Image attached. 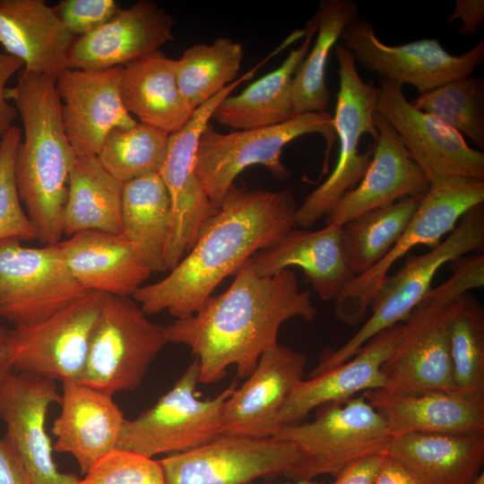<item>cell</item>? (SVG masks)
I'll return each instance as SVG.
<instances>
[{
  "mask_svg": "<svg viewBox=\"0 0 484 484\" xmlns=\"http://www.w3.org/2000/svg\"><path fill=\"white\" fill-rule=\"evenodd\" d=\"M169 134L137 123L128 129H114L97 155L102 166L121 182L159 174L165 160Z\"/></svg>",
  "mask_w": 484,
  "mask_h": 484,
  "instance_id": "cell-38",
  "label": "cell"
},
{
  "mask_svg": "<svg viewBox=\"0 0 484 484\" xmlns=\"http://www.w3.org/2000/svg\"><path fill=\"white\" fill-rule=\"evenodd\" d=\"M483 247L484 206L480 203L462 215L445 240L423 255L408 257L395 273L385 278L370 303V316L341 347L324 350L309 376L347 361L376 334L402 323L432 289L443 265L464 255L482 253Z\"/></svg>",
  "mask_w": 484,
  "mask_h": 484,
  "instance_id": "cell-5",
  "label": "cell"
},
{
  "mask_svg": "<svg viewBox=\"0 0 484 484\" xmlns=\"http://www.w3.org/2000/svg\"><path fill=\"white\" fill-rule=\"evenodd\" d=\"M358 17V6L351 0H323L313 18L316 38L298 66L292 79L291 103L294 116L326 112L329 90L325 68L330 52L343 30Z\"/></svg>",
  "mask_w": 484,
  "mask_h": 484,
  "instance_id": "cell-34",
  "label": "cell"
},
{
  "mask_svg": "<svg viewBox=\"0 0 484 484\" xmlns=\"http://www.w3.org/2000/svg\"><path fill=\"white\" fill-rule=\"evenodd\" d=\"M373 484H421L402 463L388 455Z\"/></svg>",
  "mask_w": 484,
  "mask_h": 484,
  "instance_id": "cell-47",
  "label": "cell"
},
{
  "mask_svg": "<svg viewBox=\"0 0 484 484\" xmlns=\"http://www.w3.org/2000/svg\"><path fill=\"white\" fill-rule=\"evenodd\" d=\"M341 39L365 69L400 89L411 84L420 93L471 75L484 60V40L459 56L447 52L438 39H422L398 46L382 42L373 25L359 16Z\"/></svg>",
  "mask_w": 484,
  "mask_h": 484,
  "instance_id": "cell-14",
  "label": "cell"
},
{
  "mask_svg": "<svg viewBox=\"0 0 484 484\" xmlns=\"http://www.w3.org/2000/svg\"><path fill=\"white\" fill-rule=\"evenodd\" d=\"M299 459L294 445L273 436L223 433L159 462L166 484H249L259 477L286 476Z\"/></svg>",
  "mask_w": 484,
  "mask_h": 484,
  "instance_id": "cell-15",
  "label": "cell"
},
{
  "mask_svg": "<svg viewBox=\"0 0 484 484\" xmlns=\"http://www.w3.org/2000/svg\"><path fill=\"white\" fill-rule=\"evenodd\" d=\"M484 202V181L454 178L431 186L405 230L391 250L373 267L355 276L333 300L336 317L349 325L360 323L370 303L394 264L413 247L430 248L452 232L462 215Z\"/></svg>",
  "mask_w": 484,
  "mask_h": 484,
  "instance_id": "cell-11",
  "label": "cell"
},
{
  "mask_svg": "<svg viewBox=\"0 0 484 484\" xmlns=\"http://www.w3.org/2000/svg\"><path fill=\"white\" fill-rule=\"evenodd\" d=\"M374 120L378 138L370 164L358 185L325 217V225L342 226L366 212L421 196L430 188L392 125L377 112Z\"/></svg>",
  "mask_w": 484,
  "mask_h": 484,
  "instance_id": "cell-23",
  "label": "cell"
},
{
  "mask_svg": "<svg viewBox=\"0 0 484 484\" xmlns=\"http://www.w3.org/2000/svg\"><path fill=\"white\" fill-rule=\"evenodd\" d=\"M340 78L333 124L339 141L337 162L329 177L304 200L296 212L297 227L307 229L326 217L339 200L366 173L378 138L374 115L378 87L360 77L353 54L336 45Z\"/></svg>",
  "mask_w": 484,
  "mask_h": 484,
  "instance_id": "cell-7",
  "label": "cell"
},
{
  "mask_svg": "<svg viewBox=\"0 0 484 484\" xmlns=\"http://www.w3.org/2000/svg\"><path fill=\"white\" fill-rule=\"evenodd\" d=\"M73 39L44 0H0V44L24 69L56 79Z\"/></svg>",
  "mask_w": 484,
  "mask_h": 484,
  "instance_id": "cell-28",
  "label": "cell"
},
{
  "mask_svg": "<svg viewBox=\"0 0 484 484\" xmlns=\"http://www.w3.org/2000/svg\"><path fill=\"white\" fill-rule=\"evenodd\" d=\"M170 225V198L160 174L123 183L121 233L151 272H165Z\"/></svg>",
  "mask_w": 484,
  "mask_h": 484,
  "instance_id": "cell-32",
  "label": "cell"
},
{
  "mask_svg": "<svg viewBox=\"0 0 484 484\" xmlns=\"http://www.w3.org/2000/svg\"><path fill=\"white\" fill-rule=\"evenodd\" d=\"M385 452L421 484H471L482 472L484 432L412 433L392 439Z\"/></svg>",
  "mask_w": 484,
  "mask_h": 484,
  "instance_id": "cell-29",
  "label": "cell"
},
{
  "mask_svg": "<svg viewBox=\"0 0 484 484\" xmlns=\"http://www.w3.org/2000/svg\"><path fill=\"white\" fill-rule=\"evenodd\" d=\"M387 457L382 452L359 459L338 472L332 484H373Z\"/></svg>",
  "mask_w": 484,
  "mask_h": 484,
  "instance_id": "cell-44",
  "label": "cell"
},
{
  "mask_svg": "<svg viewBox=\"0 0 484 484\" xmlns=\"http://www.w3.org/2000/svg\"><path fill=\"white\" fill-rule=\"evenodd\" d=\"M305 29L301 45L292 49L279 67L251 83L239 94L226 97L217 106L212 118L233 130L272 126L292 118V79L315 34L316 25L313 17Z\"/></svg>",
  "mask_w": 484,
  "mask_h": 484,
  "instance_id": "cell-31",
  "label": "cell"
},
{
  "mask_svg": "<svg viewBox=\"0 0 484 484\" xmlns=\"http://www.w3.org/2000/svg\"><path fill=\"white\" fill-rule=\"evenodd\" d=\"M173 19L163 8L152 1H138L93 31L75 38L68 52L67 69L127 65L173 40Z\"/></svg>",
  "mask_w": 484,
  "mask_h": 484,
  "instance_id": "cell-20",
  "label": "cell"
},
{
  "mask_svg": "<svg viewBox=\"0 0 484 484\" xmlns=\"http://www.w3.org/2000/svg\"><path fill=\"white\" fill-rule=\"evenodd\" d=\"M376 112L394 129L430 187L454 178L484 180V153L432 115L415 108L402 89L379 80Z\"/></svg>",
  "mask_w": 484,
  "mask_h": 484,
  "instance_id": "cell-17",
  "label": "cell"
},
{
  "mask_svg": "<svg viewBox=\"0 0 484 484\" xmlns=\"http://www.w3.org/2000/svg\"><path fill=\"white\" fill-rule=\"evenodd\" d=\"M22 129L13 125L0 142V241L15 238L21 241L37 239L18 195L14 163L22 139Z\"/></svg>",
  "mask_w": 484,
  "mask_h": 484,
  "instance_id": "cell-40",
  "label": "cell"
},
{
  "mask_svg": "<svg viewBox=\"0 0 484 484\" xmlns=\"http://www.w3.org/2000/svg\"><path fill=\"white\" fill-rule=\"evenodd\" d=\"M0 484H34L8 444L1 438Z\"/></svg>",
  "mask_w": 484,
  "mask_h": 484,
  "instance_id": "cell-46",
  "label": "cell"
},
{
  "mask_svg": "<svg viewBox=\"0 0 484 484\" xmlns=\"http://www.w3.org/2000/svg\"><path fill=\"white\" fill-rule=\"evenodd\" d=\"M273 437L294 445L300 459L286 477H333L351 462L385 452L392 440L384 418L361 394L317 408L314 420L279 428Z\"/></svg>",
  "mask_w": 484,
  "mask_h": 484,
  "instance_id": "cell-8",
  "label": "cell"
},
{
  "mask_svg": "<svg viewBox=\"0 0 484 484\" xmlns=\"http://www.w3.org/2000/svg\"><path fill=\"white\" fill-rule=\"evenodd\" d=\"M122 186L123 182L108 173L97 156H76L69 174L64 234L121 233Z\"/></svg>",
  "mask_w": 484,
  "mask_h": 484,
  "instance_id": "cell-33",
  "label": "cell"
},
{
  "mask_svg": "<svg viewBox=\"0 0 484 484\" xmlns=\"http://www.w3.org/2000/svg\"><path fill=\"white\" fill-rule=\"evenodd\" d=\"M77 484H166L159 460L114 449L98 461Z\"/></svg>",
  "mask_w": 484,
  "mask_h": 484,
  "instance_id": "cell-41",
  "label": "cell"
},
{
  "mask_svg": "<svg viewBox=\"0 0 484 484\" xmlns=\"http://www.w3.org/2000/svg\"><path fill=\"white\" fill-rule=\"evenodd\" d=\"M243 56L242 45L228 37L218 38L210 45H193L184 51L176 60V76L193 111L236 80Z\"/></svg>",
  "mask_w": 484,
  "mask_h": 484,
  "instance_id": "cell-36",
  "label": "cell"
},
{
  "mask_svg": "<svg viewBox=\"0 0 484 484\" xmlns=\"http://www.w3.org/2000/svg\"><path fill=\"white\" fill-rule=\"evenodd\" d=\"M59 404L51 428L53 449L70 454L84 475L117 448L125 419L112 395L78 381L62 382Z\"/></svg>",
  "mask_w": 484,
  "mask_h": 484,
  "instance_id": "cell-25",
  "label": "cell"
},
{
  "mask_svg": "<svg viewBox=\"0 0 484 484\" xmlns=\"http://www.w3.org/2000/svg\"><path fill=\"white\" fill-rule=\"evenodd\" d=\"M287 484H320V483H317L312 480H296L292 483H287Z\"/></svg>",
  "mask_w": 484,
  "mask_h": 484,
  "instance_id": "cell-49",
  "label": "cell"
},
{
  "mask_svg": "<svg viewBox=\"0 0 484 484\" xmlns=\"http://www.w3.org/2000/svg\"><path fill=\"white\" fill-rule=\"evenodd\" d=\"M7 88L23 125L14 176L19 198L42 245L61 241L69 174L76 154L65 134L56 78L20 70Z\"/></svg>",
  "mask_w": 484,
  "mask_h": 484,
  "instance_id": "cell-3",
  "label": "cell"
},
{
  "mask_svg": "<svg viewBox=\"0 0 484 484\" xmlns=\"http://www.w3.org/2000/svg\"><path fill=\"white\" fill-rule=\"evenodd\" d=\"M306 363L303 352L280 343L264 352L247 380L222 405L225 433L273 436L279 429L278 413L303 379Z\"/></svg>",
  "mask_w": 484,
  "mask_h": 484,
  "instance_id": "cell-21",
  "label": "cell"
},
{
  "mask_svg": "<svg viewBox=\"0 0 484 484\" xmlns=\"http://www.w3.org/2000/svg\"><path fill=\"white\" fill-rule=\"evenodd\" d=\"M120 94L140 123L168 134L181 129L194 113L179 91L176 60L160 50L122 66Z\"/></svg>",
  "mask_w": 484,
  "mask_h": 484,
  "instance_id": "cell-30",
  "label": "cell"
},
{
  "mask_svg": "<svg viewBox=\"0 0 484 484\" xmlns=\"http://www.w3.org/2000/svg\"><path fill=\"white\" fill-rule=\"evenodd\" d=\"M22 67V62L17 57L7 53H0V142L14 125L13 121L18 115L15 107L6 99V83Z\"/></svg>",
  "mask_w": 484,
  "mask_h": 484,
  "instance_id": "cell-43",
  "label": "cell"
},
{
  "mask_svg": "<svg viewBox=\"0 0 484 484\" xmlns=\"http://www.w3.org/2000/svg\"><path fill=\"white\" fill-rule=\"evenodd\" d=\"M457 19L462 22L457 34L463 37L473 36L484 21V1L456 0L447 22L451 24Z\"/></svg>",
  "mask_w": 484,
  "mask_h": 484,
  "instance_id": "cell-45",
  "label": "cell"
},
{
  "mask_svg": "<svg viewBox=\"0 0 484 484\" xmlns=\"http://www.w3.org/2000/svg\"><path fill=\"white\" fill-rule=\"evenodd\" d=\"M13 371L10 330L0 333V388Z\"/></svg>",
  "mask_w": 484,
  "mask_h": 484,
  "instance_id": "cell-48",
  "label": "cell"
},
{
  "mask_svg": "<svg viewBox=\"0 0 484 484\" xmlns=\"http://www.w3.org/2000/svg\"><path fill=\"white\" fill-rule=\"evenodd\" d=\"M60 400L56 381L25 373L13 371L0 388L4 439L34 484H77L80 480L58 471L47 433L48 410Z\"/></svg>",
  "mask_w": 484,
  "mask_h": 484,
  "instance_id": "cell-18",
  "label": "cell"
},
{
  "mask_svg": "<svg viewBox=\"0 0 484 484\" xmlns=\"http://www.w3.org/2000/svg\"><path fill=\"white\" fill-rule=\"evenodd\" d=\"M316 315L311 293L300 290L293 271L260 276L249 258L223 293L209 297L193 315L176 318L164 332L168 342L191 349L199 382L213 384L232 365L238 377H248L261 355L279 344L283 323L294 317L311 322Z\"/></svg>",
  "mask_w": 484,
  "mask_h": 484,
  "instance_id": "cell-1",
  "label": "cell"
},
{
  "mask_svg": "<svg viewBox=\"0 0 484 484\" xmlns=\"http://www.w3.org/2000/svg\"><path fill=\"white\" fill-rule=\"evenodd\" d=\"M7 329H5L1 324H0V333L5 332Z\"/></svg>",
  "mask_w": 484,
  "mask_h": 484,
  "instance_id": "cell-51",
  "label": "cell"
},
{
  "mask_svg": "<svg viewBox=\"0 0 484 484\" xmlns=\"http://www.w3.org/2000/svg\"><path fill=\"white\" fill-rule=\"evenodd\" d=\"M362 395L384 418L392 439L412 433L484 432V396L457 390L392 393L382 388Z\"/></svg>",
  "mask_w": 484,
  "mask_h": 484,
  "instance_id": "cell-24",
  "label": "cell"
},
{
  "mask_svg": "<svg viewBox=\"0 0 484 484\" xmlns=\"http://www.w3.org/2000/svg\"><path fill=\"white\" fill-rule=\"evenodd\" d=\"M53 9L74 39L98 29L121 10L114 0H63Z\"/></svg>",
  "mask_w": 484,
  "mask_h": 484,
  "instance_id": "cell-42",
  "label": "cell"
},
{
  "mask_svg": "<svg viewBox=\"0 0 484 484\" xmlns=\"http://www.w3.org/2000/svg\"><path fill=\"white\" fill-rule=\"evenodd\" d=\"M319 134L326 141L322 175L327 172L331 149L336 134L333 116L328 112L296 115L279 125L234 130L223 134L209 122L199 139L195 173L212 204L219 208L235 178L253 165L265 167L278 180L290 177L281 161L282 149L294 139Z\"/></svg>",
  "mask_w": 484,
  "mask_h": 484,
  "instance_id": "cell-6",
  "label": "cell"
},
{
  "mask_svg": "<svg viewBox=\"0 0 484 484\" xmlns=\"http://www.w3.org/2000/svg\"><path fill=\"white\" fill-rule=\"evenodd\" d=\"M484 148V80L469 75L420 93L411 101Z\"/></svg>",
  "mask_w": 484,
  "mask_h": 484,
  "instance_id": "cell-39",
  "label": "cell"
},
{
  "mask_svg": "<svg viewBox=\"0 0 484 484\" xmlns=\"http://www.w3.org/2000/svg\"><path fill=\"white\" fill-rule=\"evenodd\" d=\"M251 261L260 276L299 267L324 301L334 300L356 276L346 259L342 227L339 225H325L317 230L294 228L255 254Z\"/></svg>",
  "mask_w": 484,
  "mask_h": 484,
  "instance_id": "cell-26",
  "label": "cell"
},
{
  "mask_svg": "<svg viewBox=\"0 0 484 484\" xmlns=\"http://www.w3.org/2000/svg\"><path fill=\"white\" fill-rule=\"evenodd\" d=\"M445 326L457 391L484 396V312L471 291L445 307Z\"/></svg>",
  "mask_w": 484,
  "mask_h": 484,
  "instance_id": "cell-37",
  "label": "cell"
},
{
  "mask_svg": "<svg viewBox=\"0 0 484 484\" xmlns=\"http://www.w3.org/2000/svg\"><path fill=\"white\" fill-rule=\"evenodd\" d=\"M471 484H484L483 471L475 479V480Z\"/></svg>",
  "mask_w": 484,
  "mask_h": 484,
  "instance_id": "cell-50",
  "label": "cell"
},
{
  "mask_svg": "<svg viewBox=\"0 0 484 484\" xmlns=\"http://www.w3.org/2000/svg\"><path fill=\"white\" fill-rule=\"evenodd\" d=\"M421 196L402 199L366 212L342 227V245L348 264L359 275L378 263L410 223Z\"/></svg>",
  "mask_w": 484,
  "mask_h": 484,
  "instance_id": "cell-35",
  "label": "cell"
},
{
  "mask_svg": "<svg viewBox=\"0 0 484 484\" xmlns=\"http://www.w3.org/2000/svg\"><path fill=\"white\" fill-rule=\"evenodd\" d=\"M452 275L432 288L402 322L400 341L381 367L392 393L456 390L445 326V307L484 285V255H464L449 264Z\"/></svg>",
  "mask_w": 484,
  "mask_h": 484,
  "instance_id": "cell-4",
  "label": "cell"
},
{
  "mask_svg": "<svg viewBox=\"0 0 484 484\" xmlns=\"http://www.w3.org/2000/svg\"><path fill=\"white\" fill-rule=\"evenodd\" d=\"M58 246L71 274L86 291L132 297L151 272L122 233L84 230Z\"/></svg>",
  "mask_w": 484,
  "mask_h": 484,
  "instance_id": "cell-27",
  "label": "cell"
},
{
  "mask_svg": "<svg viewBox=\"0 0 484 484\" xmlns=\"http://www.w3.org/2000/svg\"><path fill=\"white\" fill-rule=\"evenodd\" d=\"M264 64L262 60L199 106L181 129L169 134L165 160L159 173L171 203V225L164 255L165 271H171L178 264L193 246L203 222L218 210L195 173L196 151L202 132L217 106L241 82L250 79Z\"/></svg>",
  "mask_w": 484,
  "mask_h": 484,
  "instance_id": "cell-12",
  "label": "cell"
},
{
  "mask_svg": "<svg viewBox=\"0 0 484 484\" xmlns=\"http://www.w3.org/2000/svg\"><path fill=\"white\" fill-rule=\"evenodd\" d=\"M121 69H66L56 77L64 127L76 156H97L112 130L137 124L121 98Z\"/></svg>",
  "mask_w": 484,
  "mask_h": 484,
  "instance_id": "cell-19",
  "label": "cell"
},
{
  "mask_svg": "<svg viewBox=\"0 0 484 484\" xmlns=\"http://www.w3.org/2000/svg\"><path fill=\"white\" fill-rule=\"evenodd\" d=\"M196 358L172 388L134 419H125L117 448L153 458L198 447L225 433L221 408L236 390L233 381L214 398L195 397Z\"/></svg>",
  "mask_w": 484,
  "mask_h": 484,
  "instance_id": "cell-10",
  "label": "cell"
},
{
  "mask_svg": "<svg viewBox=\"0 0 484 484\" xmlns=\"http://www.w3.org/2000/svg\"><path fill=\"white\" fill-rule=\"evenodd\" d=\"M56 245L0 241V318L13 327L40 323L82 296Z\"/></svg>",
  "mask_w": 484,
  "mask_h": 484,
  "instance_id": "cell-13",
  "label": "cell"
},
{
  "mask_svg": "<svg viewBox=\"0 0 484 484\" xmlns=\"http://www.w3.org/2000/svg\"><path fill=\"white\" fill-rule=\"evenodd\" d=\"M167 343L164 326L151 322L133 298L102 294L78 382L112 396L133 391Z\"/></svg>",
  "mask_w": 484,
  "mask_h": 484,
  "instance_id": "cell-9",
  "label": "cell"
},
{
  "mask_svg": "<svg viewBox=\"0 0 484 484\" xmlns=\"http://www.w3.org/2000/svg\"><path fill=\"white\" fill-rule=\"evenodd\" d=\"M402 331V323L386 328L347 361L302 379L282 404L277 417L278 428L300 423L322 405L342 402L356 393L385 388L381 367L394 352Z\"/></svg>",
  "mask_w": 484,
  "mask_h": 484,
  "instance_id": "cell-22",
  "label": "cell"
},
{
  "mask_svg": "<svg viewBox=\"0 0 484 484\" xmlns=\"http://www.w3.org/2000/svg\"><path fill=\"white\" fill-rule=\"evenodd\" d=\"M297 209L290 188L246 190L232 185L178 264L132 298L146 315L164 310L176 318L193 315L226 277L298 228Z\"/></svg>",
  "mask_w": 484,
  "mask_h": 484,
  "instance_id": "cell-2",
  "label": "cell"
},
{
  "mask_svg": "<svg viewBox=\"0 0 484 484\" xmlns=\"http://www.w3.org/2000/svg\"><path fill=\"white\" fill-rule=\"evenodd\" d=\"M102 293L86 291L36 324L10 330L13 371L54 381H78L83 371Z\"/></svg>",
  "mask_w": 484,
  "mask_h": 484,
  "instance_id": "cell-16",
  "label": "cell"
}]
</instances>
